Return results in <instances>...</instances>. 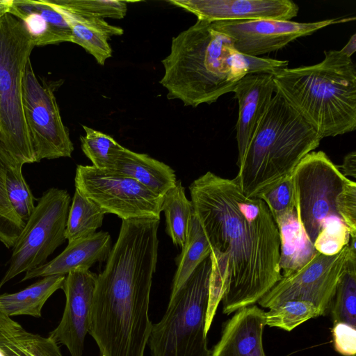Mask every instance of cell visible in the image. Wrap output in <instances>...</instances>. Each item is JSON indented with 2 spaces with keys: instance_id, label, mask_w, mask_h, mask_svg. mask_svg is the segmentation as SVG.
I'll return each instance as SVG.
<instances>
[{
  "instance_id": "1",
  "label": "cell",
  "mask_w": 356,
  "mask_h": 356,
  "mask_svg": "<svg viewBox=\"0 0 356 356\" xmlns=\"http://www.w3.org/2000/svg\"><path fill=\"white\" fill-rule=\"evenodd\" d=\"M189 192L211 248L207 334L220 302L229 315L254 305L281 280L280 234L265 202L247 197L236 177L209 171Z\"/></svg>"
},
{
  "instance_id": "2",
  "label": "cell",
  "mask_w": 356,
  "mask_h": 356,
  "mask_svg": "<svg viewBox=\"0 0 356 356\" xmlns=\"http://www.w3.org/2000/svg\"><path fill=\"white\" fill-rule=\"evenodd\" d=\"M160 220H122L97 275L88 333L102 356H144L152 331L149 305Z\"/></svg>"
},
{
  "instance_id": "3",
  "label": "cell",
  "mask_w": 356,
  "mask_h": 356,
  "mask_svg": "<svg viewBox=\"0 0 356 356\" xmlns=\"http://www.w3.org/2000/svg\"><path fill=\"white\" fill-rule=\"evenodd\" d=\"M160 83L169 99L184 106L211 104L233 92L248 74L246 54L236 50L230 37L203 19L172 38L170 52L162 60Z\"/></svg>"
},
{
  "instance_id": "4",
  "label": "cell",
  "mask_w": 356,
  "mask_h": 356,
  "mask_svg": "<svg viewBox=\"0 0 356 356\" xmlns=\"http://www.w3.org/2000/svg\"><path fill=\"white\" fill-rule=\"evenodd\" d=\"M322 138L276 90L241 159L236 178L249 197H258L290 177Z\"/></svg>"
},
{
  "instance_id": "5",
  "label": "cell",
  "mask_w": 356,
  "mask_h": 356,
  "mask_svg": "<svg viewBox=\"0 0 356 356\" xmlns=\"http://www.w3.org/2000/svg\"><path fill=\"white\" fill-rule=\"evenodd\" d=\"M319 63L286 67L273 75L276 90L321 138L356 128V69L340 50H326Z\"/></svg>"
},
{
  "instance_id": "6",
  "label": "cell",
  "mask_w": 356,
  "mask_h": 356,
  "mask_svg": "<svg viewBox=\"0 0 356 356\" xmlns=\"http://www.w3.org/2000/svg\"><path fill=\"white\" fill-rule=\"evenodd\" d=\"M348 177L323 151H313L292 174L295 208L300 225L318 252L333 255L350 241L336 198Z\"/></svg>"
},
{
  "instance_id": "7",
  "label": "cell",
  "mask_w": 356,
  "mask_h": 356,
  "mask_svg": "<svg viewBox=\"0 0 356 356\" xmlns=\"http://www.w3.org/2000/svg\"><path fill=\"white\" fill-rule=\"evenodd\" d=\"M211 261L209 256L170 294L163 318L152 324V356H211L205 331Z\"/></svg>"
},
{
  "instance_id": "8",
  "label": "cell",
  "mask_w": 356,
  "mask_h": 356,
  "mask_svg": "<svg viewBox=\"0 0 356 356\" xmlns=\"http://www.w3.org/2000/svg\"><path fill=\"white\" fill-rule=\"evenodd\" d=\"M35 47L25 24L8 13L0 19V137L25 163L36 161L22 107V78Z\"/></svg>"
},
{
  "instance_id": "9",
  "label": "cell",
  "mask_w": 356,
  "mask_h": 356,
  "mask_svg": "<svg viewBox=\"0 0 356 356\" xmlns=\"http://www.w3.org/2000/svg\"><path fill=\"white\" fill-rule=\"evenodd\" d=\"M70 202L66 190L51 188L44 192L13 248L0 289L17 275L46 264L65 242Z\"/></svg>"
},
{
  "instance_id": "10",
  "label": "cell",
  "mask_w": 356,
  "mask_h": 356,
  "mask_svg": "<svg viewBox=\"0 0 356 356\" xmlns=\"http://www.w3.org/2000/svg\"><path fill=\"white\" fill-rule=\"evenodd\" d=\"M355 243L356 238H350L348 244L333 255L317 252L303 266L282 276L258 304L270 309L286 300H306L318 309L321 316H325L330 312L337 284L348 259L356 252Z\"/></svg>"
},
{
  "instance_id": "11",
  "label": "cell",
  "mask_w": 356,
  "mask_h": 356,
  "mask_svg": "<svg viewBox=\"0 0 356 356\" xmlns=\"http://www.w3.org/2000/svg\"><path fill=\"white\" fill-rule=\"evenodd\" d=\"M75 188L92 200L106 213L122 220H160V197L136 180L93 165H78Z\"/></svg>"
},
{
  "instance_id": "12",
  "label": "cell",
  "mask_w": 356,
  "mask_h": 356,
  "mask_svg": "<svg viewBox=\"0 0 356 356\" xmlns=\"http://www.w3.org/2000/svg\"><path fill=\"white\" fill-rule=\"evenodd\" d=\"M22 107L36 161L71 157L74 150L52 89L40 83L31 60L22 78Z\"/></svg>"
},
{
  "instance_id": "13",
  "label": "cell",
  "mask_w": 356,
  "mask_h": 356,
  "mask_svg": "<svg viewBox=\"0 0 356 356\" xmlns=\"http://www.w3.org/2000/svg\"><path fill=\"white\" fill-rule=\"evenodd\" d=\"M355 19L337 18L314 22L275 19L212 22L218 30L232 38L236 51L252 56H259L279 50L298 38L309 35L332 24Z\"/></svg>"
},
{
  "instance_id": "14",
  "label": "cell",
  "mask_w": 356,
  "mask_h": 356,
  "mask_svg": "<svg viewBox=\"0 0 356 356\" xmlns=\"http://www.w3.org/2000/svg\"><path fill=\"white\" fill-rule=\"evenodd\" d=\"M97 277L90 270H76L65 275L62 289L65 295L63 314L49 337L64 345L71 356H83L85 338L90 327Z\"/></svg>"
},
{
  "instance_id": "15",
  "label": "cell",
  "mask_w": 356,
  "mask_h": 356,
  "mask_svg": "<svg viewBox=\"0 0 356 356\" xmlns=\"http://www.w3.org/2000/svg\"><path fill=\"white\" fill-rule=\"evenodd\" d=\"M168 3L209 22L290 20L299 7L291 0H170Z\"/></svg>"
},
{
  "instance_id": "16",
  "label": "cell",
  "mask_w": 356,
  "mask_h": 356,
  "mask_svg": "<svg viewBox=\"0 0 356 356\" xmlns=\"http://www.w3.org/2000/svg\"><path fill=\"white\" fill-rule=\"evenodd\" d=\"M275 92L273 75L267 73L247 74L235 86L233 92L238 105L236 124L237 161L243 156Z\"/></svg>"
},
{
  "instance_id": "17",
  "label": "cell",
  "mask_w": 356,
  "mask_h": 356,
  "mask_svg": "<svg viewBox=\"0 0 356 356\" xmlns=\"http://www.w3.org/2000/svg\"><path fill=\"white\" fill-rule=\"evenodd\" d=\"M265 312L253 305L242 308L227 321L211 356H266L263 345Z\"/></svg>"
},
{
  "instance_id": "18",
  "label": "cell",
  "mask_w": 356,
  "mask_h": 356,
  "mask_svg": "<svg viewBox=\"0 0 356 356\" xmlns=\"http://www.w3.org/2000/svg\"><path fill=\"white\" fill-rule=\"evenodd\" d=\"M108 232H95L87 238L69 242L57 257L44 265L25 273L22 281L50 275H66L76 270H89L95 263L106 261L111 250Z\"/></svg>"
},
{
  "instance_id": "19",
  "label": "cell",
  "mask_w": 356,
  "mask_h": 356,
  "mask_svg": "<svg viewBox=\"0 0 356 356\" xmlns=\"http://www.w3.org/2000/svg\"><path fill=\"white\" fill-rule=\"evenodd\" d=\"M9 13L25 24L35 46L72 41L63 13L44 0H13Z\"/></svg>"
},
{
  "instance_id": "20",
  "label": "cell",
  "mask_w": 356,
  "mask_h": 356,
  "mask_svg": "<svg viewBox=\"0 0 356 356\" xmlns=\"http://www.w3.org/2000/svg\"><path fill=\"white\" fill-rule=\"evenodd\" d=\"M132 178L156 195L163 197L177 181L175 170L147 154L122 147L111 171Z\"/></svg>"
},
{
  "instance_id": "21",
  "label": "cell",
  "mask_w": 356,
  "mask_h": 356,
  "mask_svg": "<svg viewBox=\"0 0 356 356\" xmlns=\"http://www.w3.org/2000/svg\"><path fill=\"white\" fill-rule=\"evenodd\" d=\"M0 356H63L49 337L26 331L0 304Z\"/></svg>"
},
{
  "instance_id": "22",
  "label": "cell",
  "mask_w": 356,
  "mask_h": 356,
  "mask_svg": "<svg viewBox=\"0 0 356 356\" xmlns=\"http://www.w3.org/2000/svg\"><path fill=\"white\" fill-rule=\"evenodd\" d=\"M60 10L71 28V42L82 47L94 56L99 65H104L106 60L112 54L108 40L113 35H122L123 29L108 24L104 19Z\"/></svg>"
},
{
  "instance_id": "23",
  "label": "cell",
  "mask_w": 356,
  "mask_h": 356,
  "mask_svg": "<svg viewBox=\"0 0 356 356\" xmlns=\"http://www.w3.org/2000/svg\"><path fill=\"white\" fill-rule=\"evenodd\" d=\"M275 222L280 239V267L282 275L286 276L306 264L318 252L302 230L296 208Z\"/></svg>"
},
{
  "instance_id": "24",
  "label": "cell",
  "mask_w": 356,
  "mask_h": 356,
  "mask_svg": "<svg viewBox=\"0 0 356 356\" xmlns=\"http://www.w3.org/2000/svg\"><path fill=\"white\" fill-rule=\"evenodd\" d=\"M65 275H56L42 277L24 289L0 294V304L9 316L26 315L40 318L47 300L58 289H62Z\"/></svg>"
},
{
  "instance_id": "25",
  "label": "cell",
  "mask_w": 356,
  "mask_h": 356,
  "mask_svg": "<svg viewBox=\"0 0 356 356\" xmlns=\"http://www.w3.org/2000/svg\"><path fill=\"white\" fill-rule=\"evenodd\" d=\"M23 165L7 149L0 137V184L15 212L26 223L35 208V199L22 175Z\"/></svg>"
},
{
  "instance_id": "26",
  "label": "cell",
  "mask_w": 356,
  "mask_h": 356,
  "mask_svg": "<svg viewBox=\"0 0 356 356\" xmlns=\"http://www.w3.org/2000/svg\"><path fill=\"white\" fill-rule=\"evenodd\" d=\"M161 211L165 216L166 233L176 246L183 248L194 214L191 200L185 194L181 180L162 197Z\"/></svg>"
},
{
  "instance_id": "27",
  "label": "cell",
  "mask_w": 356,
  "mask_h": 356,
  "mask_svg": "<svg viewBox=\"0 0 356 356\" xmlns=\"http://www.w3.org/2000/svg\"><path fill=\"white\" fill-rule=\"evenodd\" d=\"M210 253L209 241L197 217L193 214L185 243L181 253L175 259L177 268L172 280L171 294L184 284Z\"/></svg>"
},
{
  "instance_id": "28",
  "label": "cell",
  "mask_w": 356,
  "mask_h": 356,
  "mask_svg": "<svg viewBox=\"0 0 356 356\" xmlns=\"http://www.w3.org/2000/svg\"><path fill=\"white\" fill-rule=\"evenodd\" d=\"M106 213L75 188L70 207L65 238L69 242L92 236L103 223Z\"/></svg>"
},
{
  "instance_id": "29",
  "label": "cell",
  "mask_w": 356,
  "mask_h": 356,
  "mask_svg": "<svg viewBox=\"0 0 356 356\" xmlns=\"http://www.w3.org/2000/svg\"><path fill=\"white\" fill-rule=\"evenodd\" d=\"M330 312L333 324L345 323L356 327V252L337 284Z\"/></svg>"
},
{
  "instance_id": "30",
  "label": "cell",
  "mask_w": 356,
  "mask_h": 356,
  "mask_svg": "<svg viewBox=\"0 0 356 356\" xmlns=\"http://www.w3.org/2000/svg\"><path fill=\"white\" fill-rule=\"evenodd\" d=\"M320 316L318 309L311 302L290 300L265 312L266 325L289 332L307 321Z\"/></svg>"
},
{
  "instance_id": "31",
  "label": "cell",
  "mask_w": 356,
  "mask_h": 356,
  "mask_svg": "<svg viewBox=\"0 0 356 356\" xmlns=\"http://www.w3.org/2000/svg\"><path fill=\"white\" fill-rule=\"evenodd\" d=\"M86 135L81 136V149L94 167L104 171H111L119 150L122 148L111 136L82 126Z\"/></svg>"
},
{
  "instance_id": "32",
  "label": "cell",
  "mask_w": 356,
  "mask_h": 356,
  "mask_svg": "<svg viewBox=\"0 0 356 356\" xmlns=\"http://www.w3.org/2000/svg\"><path fill=\"white\" fill-rule=\"evenodd\" d=\"M47 3L70 14L122 19L127 10L129 1L122 0H44Z\"/></svg>"
},
{
  "instance_id": "33",
  "label": "cell",
  "mask_w": 356,
  "mask_h": 356,
  "mask_svg": "<svg viewBox=\"0 0 356 356\" xmlns=\"http://www.w3.org/2000/svg\"><path fill=\"white\" fill-rule=\"evenodd\" d=\"M25 222L13 209L4 187L0 184V242L13 248Z\"/></svg>"
},
{
  "instance_id": "34",
  "label": "cell",
  "mask_w": 356,
  "mask_h": 356,
  "mask_svg": "<svg viewBox=\"0 0 356 356\" xmlns=\"http://www.w3.org/2000/svg\"><path fill=\"white\" fill-rule=\"evenodd\" d=\"M258 197L265 202L274 221L287 211L294 209L295 198L292 175Z\"/></svg>"
},
{
  "instance_id": "35",
  "label": "cell",
  "mask_w": 356,
  "mask_h": 356,
  "mask_svg": "<svg viewBox=\"0 0 356 356\" xmlns=\"http://www.w3.org/2000/svg\"><path fill=\"white\" fill-rule=\"evenodd\" d=\"M337 211L346 225L350 238H356V183L348 178L336 198Z\"/></svg>"
},
{
  "instance_id": "36",
  "label": "cell",
  "mask_w": 356,
  "mask_h": 356,
  "mask_svg": "<svg viewBox=\"0 0 356 356\" xmlns=\"http://www.w3.org/2000/svg\"><path fill=\"white\" fill-rule=\"evenodd\" d=\"M332 332L335 350L345 356H355L356 327L345 323H336Z\"/></svg>"
},
{
  "instance_id": "37",
  "label": "cell",
  "mask_w": 356,
  "mask_h": 356,
  "mask_svg": "<svg viewBox=\"0 0 356 356\" xmlns=\"http://www.w3.org/2000/svg\"><path fill=\"white\" fill-rule=\"evenodd\" d=\"M342 169L343 175L347 176L356 177V152L353 151L348 153L343 159L341 165L338 166Z\"/></svg>"
},
{
  "instance_id": "38",
  "label": "cell",
  "mask_w": 356,
  "mask_h": 356,
  "mask_svg": "<svg viewBox=\"0 0 356 356\" xmlns=\"http://www.w3.org/2000/svg\"><path fill=\"white\" fill-rule=\"evenodd\" d=\"M341 53L348 57L351 58V56L356 51V34L354 33L349 39L346 44L340 50Z\"/></svg>"
},
{
  "instance_id": "39",
  "label": "cell",
  "mask_w": 356,
  "mask_h": 356,
  "mask_svg": "<svg viewBox=\"0 0 356 356\" xmlns=\"http://www.w3.org/2000/svg\"><path fill=\"white\" fill-rule=\"evenodd\" d=\"M13 0H0V19L10 13Z\"/></svg>"
},
{
  "instance_id": "40",
  "label": "cell",
  "mask_w": 356,
  "mask_h": 356,
  "mask_svg": "<svg viewBox=\"0 0 356 356\" xmlns=\"http://www.w3.org/2000/svg\"></svg>"
}]
</instances>
